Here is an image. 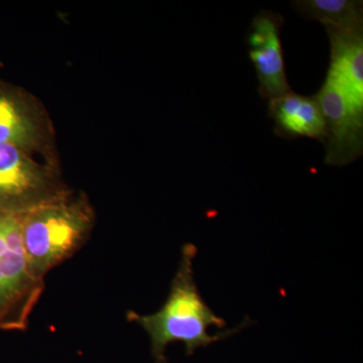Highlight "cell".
Returning <instances> with one entry per match:
<instances>
[{
  "label": "cell",
  "instance_id": "7",
  "mask_svg": "<svg viewBox=\"0 0 363 363\" xmlns=\"http://www.w3.org/2000/svg\"><path fill=\"white\" fill-rule=\"evenodd\" d=\"M283 25L281 14L262 11L248 28V55L259 79L260 96L264 99H274L291 91L281 47Z\"/></svg>",
  "mask_w": 363,
  "mask_h": 363
},
{
  "label": "cell",
  "instance_id": "3",
  "mask_svg": "<svg viewBox=\"0 0 363 363\" xmlns=\"http://www.w3.org/2000/svg\"><path fill=\"white\" fill-rule=\"evenodd\" d=\"M70 191L59 164L14 145H0V214L21 216Z\"/></svg>",
  "mask_w": 363,
  "mask_h": 363
},
{
  "label": "cell",
  "instance_id": "2",
  "mask_svg": "<svg viewBox=\"0 0 363 363\" xmlns=\"http://www.w3.org/2000/svg\"><path fill=\"white\" fill-rule=\"evenodd\" d=\"M18 218L30 271L45 281L52 269L71 259L89 240L96 213L85 192L71 189L59 199Z\"/></svg>",
  "mask_w": 363,
  "mask_h": 363
},
{
  "label": "cell",
  "instance_id": "5",
  "mask_svg": "<svg viewBox=\"0 0 363 363\" xmlns=\"http://www.w3.org/2000/svg\"><path fill=\"white\" fill-rule=\"evenodd\" d=\"M11 145L54 164L56 130L39 98L0 79V145Z\"/></svg>",
  "mask_w": 363,
  "mask_h": 363
},
{
  "label": "cell",
  "instance_id": "8",
  "mask_svg": "<svg viewBox=\"0 0 363 363\" xmlns=\"http://www.w3.org/2000/svg\"><path fill=\"white\" fill-rule=\"evenodd\" d=\"M269 116L274 121V133L285 138L326 140V125L316 98L290 92L269 100Z\"/></svg>",
  "mask_w": 363,
  "mask_h": 363
},
{
  "label": "cell",
  "instance_id": "10",
  "mask_svg": "<svg viewBox=\"0 0 363 363\" xmlns=\"http://www.w3.org/2000/svg\"><path fill=\"white\" fill-rule=\"evenodd\" d=\"M292 6L306 20L325 28L363 32V2L358 0H297Z\"/></svg>",
  "mask_w": 363,
  "mask_h": 363
},
{
  "label": "cell",
  "instance_id": "6",
  "mask_svg": "<svg viewBox=\"0 0 363 363\" xmlns=\"http://www.w3.org/2000/svg\"><path fill=\"white\" fill-rule=\"evenodd\" d=\"M315 98L326 125L325 162L342 167L357 161L363 152V106L347 96L328 76Z\"/></svg>",
  "mask_w": 363,
  "mask_h": 363
},
{
  "label": "cell",
  "instance_id": "1",
  "mask_svg": "<svg viewBox=\"0 0 363 363\" xmlns=\"http://www.w3.org/2000/svg\"><path fill=\"white\" fill-rule=\"evenodd\" d=\"M197 247L186 243L182 247L181 259L172 279L169 293L161 309L149 315L135 311L126 314L128 321L140 325L150 340V350L156 363H168L166 350L171 343L185 344L186 355H192L198 348L207 347L223 340L252 322L245 320L238 327L220 333H208L209 327L225 328L223 318L215 314L198 290L193 269Z\"/></svg>",
  "mask_w": 363,
  "mask_h": 363
},
{
  "label": "cell",
  "instance_id": "9",
  "mask_svg": "<svg viewBox=\"0 0 363 363\" xmlns=\"http://www.w3.org/2000/svg\"><path fill=\"white\" fill-rule=\"evenodd\" d=\"M330 40V77L353 101L363 106V32L325 28Z\"/></svg>",
  "mask_w": 363,
  "mask_h": 363
},
{
  "label": "cell",
  "instance_id": "4",
  "mask_svg": "<svg viewBox=\"0 0 363 363\" xmlns=\"http://www.w3.org/2000/svg\"><path fill=\"white\" fill-rule=\"evenodd\" d=\"M45 281L30 272L18 216L0 214V330L23 331Z\"/></svg>",
  "mask_w": 363,
  "mask_h": 363
}]
</instances>
